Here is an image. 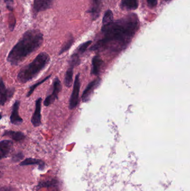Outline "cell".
<instances>
[{"label":"cell","mask_w":190,"mask_h":191,"mask_svg":"<svg viewBox=\"0 0 190 191\" xmlns=\"http://www.w3.org/2000/svg\"><path fill=\"white\" fill-rule=\"evenodd\" d=\"M137 22L132 16L102 25V38L95 43L90 51L117 52L129 43L136 31Z\"/></svg>","instance_id":"cell-1"},{"label":"cell","mask_w":190,"mask_h":191,"mask_svg":"<svg viewBox=\"0 0 190 191\" xmlns=\"http://www.w3.org/2000/svg\"><path fill=\"white\" fill-rule=\"evenodd\" d=\"M44 41L43 34L38 30L26 32L11 50L7 61L12 66H18L30 54L37 51Z\"/></svg>","instance_id":"cell-2"},{"label":"cell","mask_w":190,"mask_h":191,"mask_svg":"<svg viewBox=\"0 0 190 191\" xmlns=\"http://www.w3.org/2000/svg\"><path fill=\"white\" fill-rule=\"evenodd\" d=\"M50 61V55L42 52L31 63L22 68L17 75V80L21 83H25L34 79Z\"/></svg>","instance_id":"cell-3"},{"label":"cell","mask_w":190,"mask_h":191,"mask_svg":"<svg viewBox=\"0 0 190 191\" xmlns=\"http://www.w3.org/2000/svg\"><path fill=\"white\" fill-rule=\"evenodd\" d=\"M80 82V74L78 73L75 77L74 82L73 92L70 96L69 100V108L70 110H73L76 107L79 102Z\"/></svg>","instance_id":"cell-4"},{"label":"cell","mask_w":190,"mask_h":191,"mask_svg":"<svg viewBox=\"0 0 190 191\" xmlns=\"http://www.w3.org/2000/svg\"><path fill=\"white\" fill-rule=\"evenodd\" d=\"M53 92L51 93V94L48 96L45 99L44 102V105L45 106L47 107V106L51 105L52 103H53L55 101L56 99H58V95L62 89L61 81L58 77H56L53 81Z\"/></svg>","instance_id":"cell-5"},{"label":"cell","mask_w":190,"mask_h":191,"mask_svg":"<svg viewBox=\"0 0 190 191\" xmlns=\"http://www.w3.org/2000/svg\"><path fill=\"white\" fill-rule=\"evenodd\" d=\"M15 92V88H11L7 89L4 84L2 78L0 82V104L3 106L5 103L10 99Z\"/></svg>","instance_id":"cell-6"},{"label":"cell","mask_w":190,"mask_h":191,"mask_svg":"<svg viewBox=\"0 0 190 191\" xmlns=\"http://www.w3.org/2000/svg\"><path fill=\"white\" fill-rule=\"evenodd\" d=\"M101 79L99 78H97L95 80L92 81L91 82L88 84L86 86V89L82 93V101L83 102H87L92 96V93L101 83Z\"/></svg>","instance_id":"cell-7"},{"label":"cell","mask_w":190,"mask_h":191,"mask_svg":"<svg viewBox=\"0 0 190 191\" xmlns=\"http://www.w3.org/2000/svg\"><path fill=\"white\" fill-rule=\"evenodd\" d=\"M103 5V0H92L90 7L86 13L90 14L92 20L95 21L99 18Z\"/></svg>","instance_id":"cell-8"},{"label":"cell","mask_w":190,"mask_h":191,"mask_svg":"<svg viewBox=\"0 0 190 191\" xmlns=\"http://www.w3.org/2000/svg\"><path fill=\"white\" fill-rule=\"evenodd\" d=\"M41 102L42 99L38 98L35 103V111L31 120L32 124L34 127H38L41 124Z\"/></svg>","instance_id":"cell-9"},{"label":"cell","mask_w":190,"mask_h":191,"mask_svg":"<svg viewBox=\"0 0 190 191\" xmlns=\"http://www.w3.org/2000/svg\"><path fill=\"white\" fill-rule=\"evenodd\" d=\"M54 0H34V11L35 14L50 9Z\"/></svg>","instance_id":"cell-10"},{"label":"cell","mask_w":190,"mask_h":191,"mask_svg":"<svg viewBox=\"0 0 190 191\" xmlns=\"http://www.w3.org/2000/svg\"><path fill=\"white\" fill-rule=\"evenodd\" d=\"M20 105V102L18 100L14 103L13 106L11 115L10 116L11 122L15 125H19L23 122V120L19 115Z\"/></svg>","instance_id":"cell-11"},{"label":"cell","mask_w":190,"mask_h":191,"mask_svg":"<svg viewBox=\"0 0 190 191\" xmlns=\"http://www.w3.org/2000/svg\"><path fill=\"white\" fill-rule=\"evenodd\" d=\"M104 62L99 55H96L92 59L91 74L95 76H98L101 70Z\"/></svg>","instance_id":"cell-12"},{"label":"cell","mask_w":190,"mask_h":191,"mask_svg":"<svg viewBox=\"0 0 190 191\" xmlns=\"http://www.w3.org/2000/svg\"><path fill=\"white\" fill-rule=\"evenodd\" d=\"M13 146L12 141L8 140H2L0 143V156L2 159L10 153Z\"/></svg>","instance_id":"cell-13"},{"label":"cell","mask_w":190,"mask_h":191,"mask_svg":"<svg viewBox=\"0 0 190 191\" xmlns=\"http://www.w3.org/2000/svg\"><path fill=\"white\" fill-rule=\"evenodd\" d=\"M3 137H8L16 141H21L25 139V135L20 131L6 130L3 133Z\"/></svg>","instance_id":"cell-14"},{"label":"cell","mask_w":190,"mask_h":191,"mask_svg":"<svg viewBox=\"0 0 190 191\" xmlns=\"http://www.w3.org/2000/svg\"><path fill=\"white\" fill-rule=\"evenodd\" d=\"M120 7L124 10H136L138 7V0H122Z\"/></svg>","instance_id":"cell-15"},{"label":"cell","mask_w":190,"mask_h":191,"mask_svg":"<svg viewBox=\"0 0 190 191\" xmlns=\"http://www.w3.org/2000/svg\"><path fill=\"white\" fill-rule=\"evenodd\" d=\"M74 66L69 65L64 78V84L67 87L70 88L73 83V70Z\"/></svg>","instance_id":"cell-16"},{"label":"cell","mask_w":190,"mask_h":191,"mask_svg":"<svg viewBox=\"0 0 190 191\" xmlns=\"http://www.w3.org/2000/svg\"><path fill=\"white\" fill-rule=\"evenodd\" d=\"M74 42V39L73 38L72 35H70L69 38L67 40V42L64 44L63 47L61 48L59 54L61 55V54H63L64 53H65V51H68L73 45Z\"/></svg>","instance_id":"cell-17"},{"label":"cell","mask_w":190,"mask_h":191,"mask_svg":"<svg viewBox=\"0 0 190 191\" xmlns=\"http://www.w3.org/2000/svg\"><path fill=\"white\" fill-rule=\"evenodd\" d=\"M113 21V14L112 11L110 10L106 11L102 20L103 25H108Z\"/></svg>","instance_id":"cell-18"},{"label":"cell","mask_w":190,"mask_h":191,"mask_svg":"<svg viewBox=\"0 0 190 191\" xmlns=\"http://www.w3.org/2000/svg\"><path fill=\"white\" fill-rule=\"evenodd\" d=\"M51 76V75H49V76H48L46 77H45L44 80H41V81L38 82V83H36V84H34L33 86H31L30 88V89H29V92H28V93H27V95H26V97H29L32 94V93L34 92V90L36 89V88H37L38 86L41 85V84L44 83L46 81H47L49 78H50Z\"/></svg>","instance_id":"cell-19"},{"label":"cell","mask_w":190,"mask_h":191,"mask_svg":"<svg viewBox=\"0 0 190 191\" xmlns=\"http://www.w3.org/2000/svg\"><path fill=\"white\" fill-rule=\"evenodd\" d=\"M92 43V41H91V40L82 43V44L79 45V47L77 48L76 53H77L78 54H79L80 55L83 54L84 53H85V51H86V49H88V48L91 45Z\"/></svg>","instance_id":"cell-20"},{"label":"cell","mask_w":190,"mask_h":191,"mask_svg":"<svg viewBox=\"0 0 190 191\" xmlns=\"http://www.w3.org/2000/svg\"><path fill=\"white\" fill-rule=\"evenodd\" d=\"M4 2L6 5L7 8V9L10 11H13V0H3Z\"/></svg>","instance_id":"cell-21"},{"label":"cell","mask_w":190,"mask_h":191,"mask_svg":"<svg viewBox=\"0 0 190 191\" xmlns=\"http://www.w3.org/2000/svg\"><path fill=\"white\" fill-rule=\"evenodd\" d=\"M38 162H40V161L38 160H36V159H27L24 162H22L21 164L27 165V164H31L34 163H38Z\"/></svg>","instance_id":"cell-22"},{"label":"cell","mask_w":190,"mask_h":191,"mask_svg":"<svg viewBox=\"0 0 190 191\" xmlns=\"http://www.w3.org/2000/svg\"><path fill=\"white\" fill-rule=\"evenodd\" d=\"M147 3L150 7H154L157 4V0H147Z\"/></svg>","instance_id":"cell-23"}]
</instances>
